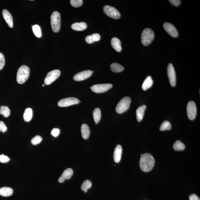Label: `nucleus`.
<instances>
[{"mask_svg": "<svg viewBox=\"0 0 200 200\" xmlns=\"http://www.w3.org/2000/svg\"><path fill=\"white\" fill-rule=\"evenodd\" d=\"M155 163V160L153 156L149 153H145L142 155L139 162L141 169L146 173L152 169Z\"/></svg>", "mask_w": 200, "mask_h": 200, "instance_id": "f257e3e1", "label": "nucleus"}, {"mask_svg": "<svg viewBox=\"0 0 200 200\" xmlns=\"http://www.w3.org/2000/svg\"><path fill=\"white\" fill-rule=\"evenodd\" d=\"M30 69L27 66L22 65L18 70L16 81L20 84H22L27 81L30 75Z\"/></svg>", "mask_w": 200, "mask_h": 200, "instance_id": "f03ea898", "label": "nucleus"}, {"mask_svg": "<svg viewBox=\"0 0 200 200\" xmlns=\"http://www.w3.org/2000/svg\"><path fill=\"white\" fill-rule=\"evenodd\" d=\"M155 35L153 31L150 28H146L143 31L141 35V42L145 46L150 45L153 40Z\"/></svg>", "mask_w": 200, "mask_h": 200, "instance_id": "7ed1b4c3", "label": "nucleus"}, {"mask_svg": "<svg viewBox=\"0 0 200 200\" xmlns=\"http://www.w3.org/2000/svg\"><path fill=\"white\" fill-rule=\"evenodd\" d=\"M50 19L52 30L54 32H58L60 31L61 25V19L60 13L57 11L54 12L51 16Z\"/></svg>", "mask_w": 200, "mask_h": 200, "instance_id": "20e7f679", "label": "nucleus"}, {"mask_svg": "<svg viewBox=\"0 0 200 200\" xmlns=\"http://www.w3.org/2000/svg\"><path fill=\"white\" fill-rule=\"evenodd\" d=\"M131 99L129 97H125L118 103L116 108V112L122 114L129 109L131 103Z\"/></svg>", "mask_w": 200, "mask_h": 200, "instance_id": "39448f33", "label": "nucleus"}, {"mask_svg": "<svg viewBox=\"0 0 200 200\" xmlns=\"http://www.w3.org/2000/svg\"><path fill=\"white\" fill-rule=\"evenodd\" d=\"M103 9L105 14L112 18L118 19L121 17V14L119 11L112 6H105Z\"/></svg>", "mask_w": 200, "mask_h": 200, "instance_id": "423d86ee", "label": "nucleus"}, {"mask_svg": "<svg viewBox=\"0 0 200 200\" xmlns=\"http://www.w3.org/2000/svg\"><path fill=\"white\" fill-rule=\"evenodd\" d=\"M186 111L189 119L192 121L195 118L197 114V108L195 103L194 101H190L188 103Z\"/></svg>", "mask_w": 200, "mask_h": 200, "instance_id": "0eeeda50", "label": "nucleus"}, {"mask_svg": "<svg viewBox=\"0 0 200 200\" xmlns=\"http://www.w3.org/2000/svg\"><path fill=\"white\" fill-rule=\"evenodd\" d=\"M60 75V72L59 70H54L50 71L47 74L44 80L45 84L46 85L51 84L59 78Z\"/></svg>", "mask_w": 200, "mask_h": 200, "instance_id": "6e6552de", "label": "nucleus"}, {"mask_svg": "<svg viewBox=\"0 0 200 200\" xmlns=\"http://www.w3.org/2000/svg\"><path fill=\"white\" fill-rule=\"evenodd\" d=\"M79 103V100L76 98H68L60 100L58 103V105L62 107H68L73 105L78 104Z\"/></svg>", "mask_w": 200, "mask_h": 200, "instance_id": "1a4fd4ad", "label": "nucleus"}, {"mask_svg": "<svg viewBox=\"0 0 200 200\" xmlns=\"http://www.w3.org/2000/svg\"><path fill=\"white\" fill-rule=\"evenodd\" d=\"M167 74L170 85L173 87L175 86L176 84V75L174 68L171 63H169L168 65Z\"/></svg>", "mask_w": 200, "mask_h": 200, "instance_id": "9d476101", "label": "nucleus"}, {"mask_svg": "<svg viewBox=\"0 0 200 200\" xmlns=\"http://www.w3.org/2000/svg\"><path fill=\"white\" fill-rule=\"evenodd\" d=\"M112 84L107 83L95 85L90 88L93 92L99 93L105 92L112 88Z\"/></svg>", "mask_w": 200, "mask_h": 200, "instance_id": "9b49d317", "label": "nucleus"}, {"mask_svg": "<svg viewBox=\"0 0 200 200\" xmlns=\"http://www.w3.org/2000/svg\"><path fill=\"white\" fill-rule=\"evenodd\" d=\"M164 28L170 36L173 37H178L179 34L176 28L173 24L168 22H166L163 24Z\"/></svg>", "mask_w": 200, "mask_h": 200, "instance_id": "f8f14e48", "label": "nucleus"}, {"mask_svg": "<svg viewBox=\"0 0 200 200\" xmlns=\"http://www.w3.org/2000/svg\"><path fill=\"white\" fill-rule=\"evenodd\" d=\"M92 72L90 70H84L76 74L73 77L75 81H80L87 79L92 75Z\"/></svg>", "mask_w": 200, "mask_h": 200, "instance_id": "ddd939ff", "label": "nucleus"}, {"mask_svg": "<svg viewBox=\"0 0 200 200\" xmlns=\"http://www.w3.org/2000/svg\"><path fill=\"white\" fill-rule=\"evenodd\" d=\"M73 175V170L71 168H68L63 172L59 179V182L63 183L66 179L69 180L71 178Z\"/></svg>", "mask_w": 200, "mask_h": 200, "instance_id": "4468645a", "label": "nucleus"}, {"mask_svg": "<svg viewBox=\"0 0 200 200\" xmlns=\"http://www.w3.org/2000/svg\"><path fill=\"white\" fill-rule=\"evenodd\" d=\"M2 15L5 21L11 28H12L13 24V20L12 15L9 11L6 9H4L2 11Z\"/></svg>", "mask_w": 200, "mask_h": 200, "instance_id": "2eb2a0df", "label": "nucleus"}, {"mask_svg": "<svg viewBox=\"0 0 200 200\" xmlns=\"http://www.w3.org/2000/svg\"><path fill=\"white\" fill-rule=\"evenodd\" d=\"M122 152V148L121 145L116 146L114 153V158L115 162L119 163L121 161Z\"/></svg>", "mask_w": 200, "mask_h": 200, "instance_id": "dca6fc26", "label": "nucleus"}, {"mask_svg": "<svg viewBox=\"0 0 200 200\" xmlns=\"http://www.w3.org/2000/svg\"><path fill=\"white\" fill-rule=\"evenodd\" d=\"M111 45L118 52H120L122 50V48L121 47V43L120 40L116 37H113L111 40Z\"/></svg>", "mask_w": 200, "mask_h": 200, "instance_id": "f3484780", "label": "nucleus"}, {"mask_svg": "<svg viewBox=\"0 0 200 200\" xmlns=\"http://www.w3.org/2000/svg\"><path fill=\"white\" fill-rule=\"evenodd\" d=\"M147 108V106L143 105L137 108L136 111V115L137 121L138 122H140L143 119L145 111Z\"/></svg>", "mask_w": 200, "mask_h": 200, "instance_id": "a211bd4d", "label": "nucleus"}, {"mask_svg": "<svg viewBox=\"0 0 200 200\" xmlns=\"http://www.w3.org/2000/svg\"><path fill=\"white\" fill-rule=\"evenodd\" d=\"M87 27V24L85 22L75 23L72 24L71 28L73 30L80 31H83Z\"/></svg>", "mask_w": 200, "mask_h": 200, "instance_id": "6ab92c4d", "label": "nucleus"}, {"mask_svg": "<svg viewBox=\"0 0 200 200\" xmlns=\"http://www.w3.org/2000/svg\"><path fill=\"white\" fill-rule=\"evenodd\" d=\"M82 137L85 139H88L90 135V130L87 124H83L81 128Z\"/></svg>", "mask_w": 200, "mask_h": 200, "instance_id": "aec40b11", "label": "nucleus"}, {"mask_svg": "<svg viewBox=\"0 0 200 200\" xmlns=\"http://www.w3.org/2000/svg\"><path fill=\"white\" fill-rule=\"evenodd\" d=\"M13 190L12 188L8 187H3L0 188V195L4 197H8L13 194Z\"/></svg>", "mask_w": 200, "mask_h": 200, "instance_id": "412c9836", "label": "nucleus"}, {"mask_svg": "<svg viewBox=\"0 0 200 200\" xmlns=\"http://www.w3.org/2000/svg\"><path fill=\"white\" fill-rule=\"evenodd\" d=\"M101 39V36L98 34H93L86 37L85 40L88 44H92L93 42L98 41Z\"/></svg>", "mask_w": 200, "mask_h": 200, "instance_id": "4be33fe9", "label": "nucleus"}, {"mask_svg": "<svg viewBox=\"0 0 200 200\" xmlns=\"http://www.w3.org/2000/svg\"><path fill=\"white\" fill-rule=\"evenodd\" d=\"M153 84V81L152 77L150 76H147L143 83L142 85L143 90L144 91H147L152 86Z\"/></svg>", "mask_w": 200, "mask_h": 200, "instance_id": "5701e85b", "label": "nucleus"}, {"mask_svg": "<svg viewBox=\"0 0 200 200\" xmlns=\"http://www.w3.org/2000/svg\"><path fill=\"white\" fill-rule=\"evenodd\" d=\"M33 116L32 110L31 108H27L24 111V119L25 122L30 121L32 119Z\"/></svg>", "mask_w": 200, "mask_h": 200, "instance_id": "b1692460", "label": "nucleus"}, {"mask_svg": "<svg viewBox=\"0 0 200 200\" xmlns=\"http://www.w3.org/2000/svg\"><path fill=\"white\" fill-rule=\"evenodd\" d=\"M111 70L115 73H119L122 72L124 70V67L119 64L114 63L111 65Z\"/></svg>", "mask_w": 200, "mask_h": 200, "instance_id": "393cba45", "label": "nucleus"}, {"mask_svg": "<svg viewBox=\"0 0 200 200\" xmlns=\"http://www.w3.org/2000/svg\"><path fill=\"white\" fill-rule=\"evenodd\" d=\"M93 117L95 122L99 123L101 119V113L99 108H96L93 111Z\"/></svg>", "mask_w": 200, "mask_h": 200, "instance_id": "a878e982", "label": "nucleus"}, {"mask_svg": "<svg viewBox=\"0 0 200 200\" xmlns=\"http://www.w3.org/2000/svg\"><path fill=\"white\" fill-rule=\"evenodd\" d=\"M11 111L9 108L6 106H2L0 107V114L5 118H7L10 115Z\"/></svg>", "mask_w": 200, "mask_h": 200, "instance_id": "bb28decb", "label": "nucleus"}, {"mask_svg": "<svg viewBox=\"0 0 200 200\" xmlns=\"http://www.w3.org/2000/svg\"><path fill=\"white\" fill-rule=\"evenodd\" d=\"M174 150L176 151H180L184 150L185 146L184 144L179 140H177L173 145Z\"/></svg>", "mask_w": 200, "mask_h": 200, "instance_id": "cd10ccee", "label": "nucleus"}, {"mask_svg": "<svg viewBox=\"0 0 200 200\" xmlns=\"http://www.w3.org/2000/svg\"><path fill=\"white\" fill-rule=\"evenodd\" d=\"M92 183L89 180H85L83 182L81 186V189L84 191L85 192H86L88 189H89L92 187Z\"/></svg>", "mask_w": 200, "mask_h": 200, "instance_id": "c85d7f7f", "label": "nucleus"}, {"mask_svg": "<svg viewBox=\"0 0 200 200\" xmlns=\"http://www.w3.org/2000/svg\"><path fill=\"white\" fill-rule=\"evenodd\" d=\"M32 30L35 35L37 37H41L42 34L41 29L39 26L37 24H35L32 26Z\"/></svg>", "mask_w": 200, "mask_h": 200, "instance_id": "c756f323", "label": "nucleus"}, {"mask_svg": "<svg viewBox=\"0 0 200 200\" xmlns=\"http://www.w3.org/2000/svg\"><path fill=\"white\" fill-rule=\"evenodd\" d=\"M172 126L171 124L168 121H165L162 123L160 127V130L164 131L169 130L171 129Z\"/></svg>", "mask_w": 200, "mask_h": 200, "instance_id": "7c9ffc66", "label": "nucleus"}, {"mask_svg": "<svg viewBox=\"0 0 200 200\" xmlns=\"http://www.w3.org/2000/svg\"><path fill=\"white\" fill-rule=\"evenodd\" d=\"M70 4L74 7H79L82 5L83 1L82 0H71Z\"/></svg>", "mask_w": 200, "mask_h": 200, "instance_id": "2f4dec72", "label": "nucleus"}, {"mask_svg": "<svg viewBox=\"0 0 200 200\" xmlns=\"http://www.w3.org/2000/svg\"><path fill=\"white\" fill-rule=\"evenodd\" d=\"M42 138L40 136L37 135L31 139V142L33 145H37L41 142Z\"/></svg>", "mask_w": 200, "mask_h": 200, "instance_id": "473e14b6", "label": "nucleus"}, {"mask_svg": "<svg viewBox=\"0 0 200 200\" xmlns=\"http://www.w3.org/2000/svg\"><path fill=\"white\" fill-rule=\"evenodd\" d=\"M10 160V159L7 156L3 154L2 155H0V162L2 163H6L9 161Z\"/></svg>", "mask_w": 200, "mask_h": 200, "instance_id": "72a5a7b5", "label": "nucleus"}, {"mask_svg": "<svg viewBox=\"0 0 200 200\" xmlns=\"http://www.w3.org/2000/svg\"><path fill=\"white\" fill-rule=\"evenodd\" d=\"M5 65V58L4 55L0 52V70L4 68Z\"/></svg>", "mask_w": 200, "mask_h": 200, "instance_id": "f704fd0d", "label": "nucleus"}, {"mask_svg": "<svg viewBox=\"0 0 200 200\" xmlns=\"http://www.w3.org/2000/svg\"><path fill=\"white\" fill-rule=\"evenodd\" d=\"M7 130V127L3 121H0V132L4 133Z\"/></svg>", "mask_w": 200, "mask_h": 200, "instance_id": "c9c22d12", "label": "nucleus"}, {"mask_svg": "<svg viewBox=\"0 0 200 200\" xmlns=\"http://www.w3.org/2000/svg\"><path fill=\"white\" fill-rule=\"evenodd\" d=\"M60 129L58 128H53L52 129L51 134L54 137H56L60 134Z\"/></svg>", "mask_w": 200, "mask_h": 200, "instance_id": "e433bc0d", "label": "nucleus"}, {"mask_svg": "<svg viewBox=\"0 0 200 200\" xmlns=\"http://www.w3.org/2000/svg\"><path fill=\"white\" fill-rule=\"evenodd\" d=\"M169 2L173 5L178 6L181 4V1L180 0H169Z\"/></svg>", "mask_w": 200, "mask_h": 200, "instance_id": "4c0bfd02", "label": "nucleus"}, {"mask_svg": "<svg viewBox=\"0 0 200 200\" xmlns=\"http://www.w3.org/2000/svg\"><path fill=\"white\" fill-rule=\"evenodd\" d=\"M189 200H200L199 197L195 194H192L189 197Z\"/></svg>", "mask_w": 200, "mask_h": 200, "instance_id": "58836bf2", "label": "nucleus"}, {"mask_svg": "<svg viewBox=\"0 0 200 200\" xmlns=\"http://www.w3.org/2000/svg\"><path fill=\"white\" fill-rule=\"evenodd\" d=\"M42 86L44 87L45 86V85H42Z\"/></svg>", "mask_w": 200, "mask_h": 200, "instance_id": "ea45409f", "label": "nucleus"}, {"mask_svg": "<svg viewBox=\"0 0 200 200\" xmlns=\"http://www.w3.org/2000/svg\"><path fill=\"white\" fill-rule=\"evenodd\" d=\"M95 123H96V124H98V123H97V122H95Z\"/></svg>", "mask_w": 200, "mask_h": 200, "instance_id": "a19ab883", "label": "nucleus"}, {"mask_svg": "<svg viewBox=\"0 0 200 200\" xmlns=\"http://www.w3.org/2000/svg\"><path fill=\"white\" fill-rule=\"evenodd\" d=\"M92 73H94V71H92Z\"/></svg>", "mask_w": 200, "mask_h": 200, "instance_id": "79ce46f5", "label": "nucleus"}, {"mask_svg": "<svg viewBox=\"0 0 200 200\" xmlns=\"http://www.w3.org/2000/svg\"><path fill=\"white\" fill-rule=\"evenodd\" d=\"M142 154H141V155H140L141 156H142Z\"/></svg>", "mask_w": 200, "mask_h": 200, "instance_id": "37998d69", "label": "nucleus"}]
</instances>
